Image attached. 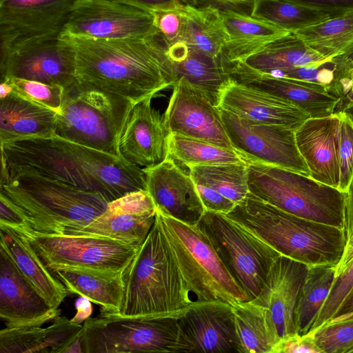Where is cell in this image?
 I'll return each instance as SVG.
<instances>
[{
  "instance_id": "obj_1",
  "label": "cell",
  "mask_w": 353,
  "mask_h": 353,
  "mask_svg": "<svg viewBox=\"0 0 353 353\" xmlns=\"http://www.w3.org/2000/svg\"><path fill=\"white\" fill-rule=\"evenodd\" d=\"M1 157V181L34 174L99 193L108 203L130 192L147 191L143 168L55 134L2 143Z\"/></svg>"
},
{
  "instance_id": "obj_47",
  "label": "cell",
  "mask_w": 353,
  "mask_h": 353,
  "mask_svg": "<svg viewBox=\"0 0 353 353\" xmlns=\"http://www.w3.org/2000/svg\"><path fill=\"white\" fill-rule=\"evenodd\" d=\"M272 353H322L316 344L312 334H297L281 339Z\"/></svg>"
},
{
  "instance_id": "obj_17",
  "label": "cell",
  "mask_w": 353,
  "mask_h": 353,
  "mask_svg": "<svg viewBox=\"0 0 353 353\" xmlns=\"http://www.w3.org/2000/svg\"><path fill=\"white\" fill-rule=\"evenodd\" d=\"M74 0H0V46L59 36Z\"/></svg>"
},
{
  "instance_id": "obj_27",
  "label": "cell",
  "mask_w": 353,
  "mask_h": 353,
  "mask_svg": "<svg viewBox=\"0 0 353 353\" xmlns=\"http://www.w3.org/2000/svg\"><path fill=\"white\" fill-rule=\"evenodd\" d=\"M83 325L58 316L46 327H8L0 331V353H64Z\"/></svg>"
},
{
  "instance_id": "obj_11",
  "label": "cell",
  "mask_w": 353,
  "mask_h": 353,
  "mask_svg": "<svg viewBox=\"0 0 353 353\" xmlns=\"http://www.w3.org/2000/svg\"><path fill=\"white\" fill-rule=\"evenodd\" d=\"M178 318H126L100 312L83 324L85 353L174 352Z\"/></svg>"
},
{
  "instance_id": "obj_12",
  "label": "cell",
  "mask_w": 353,
  "mask_h": 353,
  "mask_svg": "<svg viewBox=\"0 0 353 353\" xmlns=\"http://www.w3.org/2000/svg\"><path fill=\"white\" fill-rule=\"evenodd\" d=\"M157 34L150 10L114 0H74L60 34L112 39Z\"/></svg>"
},
{
  "instance_id": "obj_7",
  "label": "cell",
  "mask_w": 353,
  "mask_h": 353,
  "mask_svg": "<svg viewBox=\"0 0 353 353\" xmlns=\"http://www.w3.org/2000/svg\"><path fill=\"white\" fill-rule=\"evenodd\" d=\"M174 259L194 303L219 301L232 306L248 298L199 225L157 210Z\"/></svg>"
},
{
  "instance_id": "obj_41",
  "label": "cell",
  "mask_w": 353,
  "mask_h": 353,
  "mask_svg": "<svg viewBox=\"0 0 353 353\" xmlns=\"http://www.w3.org/2000/svg\"><path fill=\"white\" fill-rule=\"evenodd\" d=\"M322 353H352L353 318L330 323L310 332Z\"/></svg>"
},
{
  "instance_id": "obj_57",
  "label": "cell",
  "mask_w": 353,
  "mask_h": 353,
  "mask_svg": "<svg viewBox=\"0 0 353 353\" xmlns=\"http://www.w3.org/2000/svg\"><path fill=\"white\" fill-rule=\"evenodd\" d=\"M83 327L78 336L65 349L64 353H85L83 346Z\"/></svg>"
},
{
  "instance_id": "obj_10",
  "label": "cell",
  "mask_w": 353,
  "mask_h": 353,
  "mask_svg": "<svg viewBox=\"0 0 353 353\" xmlns=\"http://www.w3.org/2000/svg\"><path fill=\"white\" fill-rule=\"evenodd\" d=\"M197 225L248 301L254 299L281 254L224 214L205 210Z\"/></svg>"
},
{
  "instance_id": "obj_44",
  "label": "cell",
  "mask_w": 353,
  "mask_h": 353,
  "mask_svg": "<svg viewBox=\"0 0 353 353\" xmlns=\"http://www.w3.org/2000/svg\"><path fill=\"white\" fill-rule=\"evenodd\" d=\"M353 290V261L335 276L330 294L310 332L326 324ZM309 332V333H310Z\"/></svg>"
},
{
  "instance_id": "obj_53",
  "label": "cell",
  "mask_w": 353,
  "mask_h": 353,
  "mask_svg": "<svg viewBox=\"0 0 353 353\" xmlns=\"http://www.w3.org/2000/svg\"><path fill=\"white\" fill-rule=\"evenodd\" d=\"M345 232L347 241L353 235V175L346 190Z\"/></svg>"
},
{
  "instance_id": "obj_35",
  "label": "cell",
  "mask_w": 353,
  "mask_h": 353,
  "mask_svg": "<svg viewBox=\"0 0 353 353\" xmlns=\"http://www.w3.org/2000/svg\"><path fill=\"white\" fill-rule=\"evenodd\" d=\"M336 276V265L309 266L300 290L295 311L296 333L308 334L326 301Z\"/></svg>"
},
{
  "instance_id": "obj_42",
  "label": "cell",
  "mask_w": 353,
  "mask_h": 353,
  "mask_svg": "<svg viewBox=\"0 0 353 353\" xmlns=\"http://www.w3.org/2000/svg\"><path fill=\"white\" fill-rule=\"evenodd\" d=\"M334 81L330 94L338 98L334 113L353 105V47L333 57Z\"/></svg>"
},
{
  "instance_id": "obj_16",
  "label": "cell",
  "mask_w": 353,
  "mask_h": 353,
  "mask_svg": "<svg viewBox=\"0 0 353 353\" xmlns=\"http://www.w3.org/2000/svg\"><path fill=\"white\" fill-rule=\"evenodd\" d=\"M172 88L164 114L169 132L234 150L219 108L183 77Z\"/></svg>"
},
{
  "instance_id": "obj_54",
  "label": "cell",
  "mask_w": 353,
  "mask_h": 353,
  "mask_svg": "<svg viewBox=\"0 0 353 353\" xmlns=\"http://www.w3.org/2000/svg\"><path fill=\"white\" fill-rule=\"evenodd\" d=\"M90 301L84 296H81L76 300L75 308L77 312L71 319L73 323L81 324L90 318L92 312V307Z\"/></svg>"
},
{
  "instance_id": "obj_60",
  "label": "cell",
  "mask_w": 353,
  "mask_h": 353,
  "mask_svg": "<svg viewBox=\"0 0 353 353\" xmlns=\"http://www.w3.org/2000/svg\"><path fill=\"white\" fill-rule=\"evenodd\" d=\"M352 353H353V351H352Z\"/></svg>"
},
{
  "instance_id": "obj_30",
  "label": "cell",
  "mask_w": 353,
  "mask_h": 353,
  "mask_svg": "<svg viewBox=\"0 0 353 353\" xmlns=\"http://www.w3.org/2000/svg\"><path fill=\"white\" fill-rule=\"evenodd\" d=\"M220 12L227 35L224 57L232 65L245 61L290 32L251 15Z\"/></svg>"
},
{
  "instance_id": "obj_25",
  "label": "cell",
  "mask_w": 353,
  "mask_h": 353,
  "mask_svg": "<svg viewBox=\"0 0 353 353\" xmlns=\"http://www.w3.org/2000/svg\"><path fill=\"white\" fill-rule=\"evenodd\" d=\"M219 108L249 120L295 130L310 118L286 99L235 81L224 91Z\"/></svg>"
},
{
  "instance_id": "obj_3",
  "label": "cell",
  "mask_w": 353,
  "mask_h": 353,
  "mask_svg": "<svg viewBox=\"0 0 353 353\" xmlns=\"http://www.w3.org/2000/svg\"><path fill=\"white\" fill-rule=\"evenodd\" d=\"M121 276L123 294L119 310L100 312L126 318H179L194 303L157 214Z\"/></svg>"
},
{
  "instance_id": "obj_23",
  "label": "cell",
  "mask_w": 353,
  "mask_h": 353,
  "mask_svg": "<svg viewBox=\"0 0 353 353\" xmlns=\"http://www.w3.org/2000/svg\"><path fill=\"white\" fill-rule=\"evenodd\" d=\"M337 115L309 118L295 130L298 150L305 161L309 176L339 190Z\"/></svg>"
},
{
  "instance_id": "obj_49",
  "label": "cell",
  "mask_w": 353,
  "mask_h": 353,
  "mask_svg": "<svg viewBox=\"0 0 353 353\" xmlns=\"http://www.w3.org/2000/svg\"><path fill=\"white\" fill-rule=\"evenodd\" d=\"M196 6L212 7L221 11H232L251 15L255 0H195Z\"/></svg>"
},
{
  "instance_id": "obj_43",
  "label": "cell",
  "mask_w": 353,
  "mask_h": 353,
  "mask_svg": "<svg viewBox=\"0 0 353 353\" xmlns=\"http://www.w3.org/2000/svg\"><path fill=\"white\" fill-rule=\"evenodd\" d=\"M335 114L340 170L339 190L346 192L353 175V123L343 112Z\"/></svg>"
},
{
  "instance_id": "obj_50",
  "label": "cell",
  "mask_w": 353,
  "mask_h": 353,
  "mask_svg": "<svg viewBox=\"0 0 353 353\" xmlns=\"http://www.w3.org/2000/svg\"><path fill=\"white\" fill-rule=\"evenodd\" d=\"M311 6L331 14L333 17L353 11V0H289Z\"/></svg>"
},
{
  "instance_id": "obj_34",
  "label": "cell",
  "mask_w": 353,
  "mask_h": 353,
  "mask_svg": "<svg viewBox=\"0 0 353 353\" xmlns=\"http://www.w3.org/2000/svg\"><path fill=\"white\" fill-rule=\"evenodd\" d=\"M232 309L241 353H272L279 339L269 311L253 300Z\"/></svg>"
},
{
  "instance_id": "obj_15",
  "label": "cell",
  "mask_w": 353,
  "mask_h": 353,
  "mask_svg": "<svg viewBox=\"0 0 353 353\" xmlns=\"http://www.w3.org/2000/svg\"><path fill=\"white\" fill-rule=\"evenodd\" d=\"M174 353H241L232 305L192 303L178 318Z\"/></svg>"
},
{
  "instance_id": "obj_37",
  "label": "cell",
  "mask_w": 353,
  "mask_h": 353,
  "mask_svg": "<svg viewBox=\"0 0 353 353\" xmlns=\"http://www.w3.org/2000/svg\"><path fill=\"white\" fill-rule=\"evenodd\" d=\"M252 16L290 32L333 17L323 10L289 0H255Z\"/></svg>"
},
{
  "instance_id": "obj_8",
  "label": "cell",
  "mask_w": 353,
  "mask_h": 353,
  "mask_svg": "<svg viewBox=\"0 0 353 353\" xmlns=\"http://www.w3.org/2000/svg\"><path fill=\"white\" fill-rule=\"evenodd\" d=\"M134 103L79 83L65 89L54 134L115 156L127 116Z\"/></svg>"
},
{
  "instance_id": "obj_39",
  "label": "cell",
  "mask_w": 353,
  "mask_h": 353,
  "mask_svg": "<svg viewBox=\"0 0 353 353\" xmlns=\"http://www.w3.org/2000/svg\"><path fill=\"white\" fill-rule=\"evenodd\" d=\"M168 158L188 169L193 165L245 161L235 150L172 133L168 137Z\"/></svg>"
},
{
  "instance_id": "obj_31",
  "label": "cell",
  "mask_w": 353,
  "mask_h": 353,
  "mask_svg": "<svg viewBox=\"0 0 353 353\" xmlns=\"http://www.w3.org/2000/svg\"><path fill=\"white\" fill-rule=\"evenodd\" d=\"M329 60L309 47L295 33L289 32L238 63L254 71L270 74L276 70L319 65Z\"/></svg>"
},
{
  "instance_id": "obj_22",
  "label": "cell",
  "mask_w": 353,
  "mask_h": 353,
  "mask_svg": "<svg viewBox=\"0 0 353 353\" xmlns=\"http://www.w3.org/2000/svg\"><path fill=\"white\" fill-rule=\"evenodd\" d=\"M308 268L305 263L280 255L272 263L259 294L253 299L269 311L279 341L296 334L294 311Z\"/></svg>"
},
{
  "instance_id": "obj_45",
  "label": "cell",
  "mask_w": 353,
  "mask_h": 353,
  "mask_svg": "<svg viewBox=\"0 0 353 353\" xmlns=\"http://www.w3.org/2000/svg\"><path fill=\"white\" fill-rule=\"evenodd\" d=\"M152 12L155 26L168 46L183 41L185 25V5L179 3Z\"/></svg>"
},
{
  "instance_id": "obj_59",
  "label": "cell",
  "mask_w": 353,
  "mask_h": 353,
  "mask_svg": "<svg viewBox=\"0 0 353 353\" xmlns=\"http://www.w3.org/2000/svg\"><path fill=\"white\" fill-rule=\"evenodd\" d=\"M183 5H189L196 6L195 0H178Z\"/></svg>"
},
{
  "instance_id": "obj_36",
  "label": "cell",
  "mask_w": 353,
  "mask_h": 353,
  "mask_svg": "<svg viewBox=\"0 0 353 353\" xmlns=\"http://www.w3.org/2000/svg\"><path fill=\"white\" fill-rule=\"evenodd\" d=\"M294 33L316 52L331 59L353 47V11Z\"/></svg>"
},
{
  "instance_id": "obj_51",
  "label": "cell",
  "mask_w": 353,
  "mask_h": 353,
  "mask_svg": "<svg viewBox=\"0 0 353 353\" xmlns=\"http://www.w3.org/2000/svg\"><path fill=\"white\" fill-rule=\"evenodd\" d=\"M0 225L13 228L28 225L23 218L1 197H0Z\"/></svg>"
},
{
  "instance_id": "obj_14",
  "label": "cell",
  "mask_w": 353,
  "mask_h": 353,
  "mask_svg": "<svg viewBox=\"0 0 353 353\" xmlns=\"http://www.w3.org/2000/svg\"><path fill=\"white\" fill-rule=\"evenodd\" d=\"M19 78L59 85L77 83L74 55L68 41L59 35L15 43L1 50V80Z\"/></svg>"
},
{
  "instance_id": "obj_28",
  "label": "cell",
  "mask_w": 353,
  "mask_h": 353,
  "mask_svg": "<svg viewBox=\"0 0 353 353\" xmlns=\"http://www.w3.org/2000/svg\"><path fill=\"white\" fill-rule=\"evenodd\" d=\"M0 245L35 289L55 309H59L68 290L45 265L27 238L18 230L0 225Z\"/></svg>"
},
{
  "instance_id": "obj_38",
  "label": "cell",
  "mask_w": 353,
  "mask_h": 353,
  "mask_svg": "<svg viewBox=\"0 0 353 353\" xmlns=\"http://www.w3.org/2000/svg\"><path fill=\"white\" fill-rule=\"evenodd\" d=\"M189 174L194 183L209 186L236 204L249 193L245 161L193 165Z\"/></svg>"
},
{
  "instance_id": "obj_2",
  "label": "cell",
  "mask_w": 353,
  "mask_h": 353,
  "mask_svg": "<svg viewBox=\"0 0 353 353\" xmlns=\"http://www.w3.org/2000/svg\"><path fill=\"white\" fill-rule=\"evenodd\" d=\"M61 36L73 50L77 83L133 103L175 83L169 46L159 32L147 38L112 39Z\"/></svg>"
},
{
  "instance_id": "obj_46",
  "label": "cell",
  "mask_w": 353,
  "mask_h": 353,
  "mask_svg": "<svg viewBox=\"0 0 353 353\" xmlns=\"http://www.w3.org/2000/svg\"><path fill=\"white\" fill-rule=\"evenodd\" d=\"M334 70L332 58L321 64L276 70L268 74L320 84L325 86L330 94L334 81Z\"/></svg>"
},
{
  "instance_id": "obj_55",
  "label": "cell",
  "mask_w": 353,
  "mask_h": 353,
  "mask_svg": "<svg viewBox=\"0 0 353 353\" xmlns=\"http://www.w3.org/2000/svg\"><path fill=\"white\" fill-rule=\"evenodd\" d=\"M352 318H353V290L345 299L333 317L327 323L339 322Z\"/></svg>"
},
{
  "instance_id": "obj_26",
  "label": "cell",
  "mask_w": 353,
  "mask_h": 353,
  "mask_svg": "<svg viewBox=\"0 0 353 353\" xmlns=\"http://www.w3.org/2000/svg\"><path fill=\"white\" fill-rule=\"evenodd\" d=\"M168 55L175 83L179 78H185L219 108L224 91L234 82L233 65L224 58H214L195 50L183 42L169 46Z\"/></svg>"
},
{
  "instance_id": "obj_19",
  "label": "cell",
  "mask_w": 353,
  "mask_h": 353,
  "mask_svg": "<svg viewBox=\"0 0 353 353\" xmlns=\"http://www.w3.org/2000/svg\"><path fill=\"white\" fill-rule=\"evenodd\" d=\"M59 314L0 247V316L6 327L41 326Z\"/></svg>"
},
{
  "instance_id": "obj_52",
  "label": "cell",
  "mask_w": 353,
  "mask_h": 353,
  "mask_svg": "<svg viewBox=\"0 0 353 353\" xmlns=\"http://www.w3.org/2000/svg\"><path fill=\"white\" fill-rule=\"evenodd\" d=\"M123 3L131 5L142 9L153 11L165 8L180 3L178 0H114Z\"/></svg>"
},
{
  "instance_id": "obj_20",
  "label": "cell",
  "mask_w": 353,
  "mask_h": 353,
  "mask_svg": "<svg viewBox=\"0 0 353 353\" xmlns=\"http://www.w3.org/2000/svg\"><path fill=\"white\" fill-rule=\"evenodd\" d=\"M156 206L145 190L130 192L108 203L85 227L68 234L95 235L141 245L155 221Z\"/></svg>"
},
{
  "instance_id": "obj_18",
  "label": "cell",
  "mask_w": 353,
  "mask_h": 353,
  "mask_svg": "<svg viewBox=\"0 0 353 353\" xmlns=\"http://www.w3.org/2000/svg\"><path fill=\"white\" fill-rule=\"evenodd\" d=\"M152 98L133 105L118 141L119 157L141 168L154 167L168 158L170 132L164 114L152 105Z\"/></svg>"
},
{
  "instance_id": "obj_40",
  "label": "cell",
  "mask_w": 353,
  "mask_h": 353,
  "mask_svg": "<svg viewBox=\"0 0 353 353\" xmlns=\"http://www.w3.org/2000/svg\"><path fill=\"white\" fill-rule=\"evenodd\" d=\"M3 81L23 98L59 112L65 90L63 86L14 77L1 80Z\"/></svg>"
},
{
  "instance_id": "obj_33",
  "label": "cell",
  "mask_w": 353,
  "mask_h": 353,
  "mask_svg": "<svg viewBox=\"0 0 353 353\" xmlns=\"http://www.w3.org/2000/svg\"><path fill=\"white\" fill-rule=\"evenodd\" d=\"M185 12L182 42L212 57L225 59L227 35L220 10L212 7L185 5Z\"/></svg>"
},
{
  "instance_id": "obj_32",
  "label": "cell",
  "mask_w": 353,
  "mask_h": 353,
  "mask_svg": "<svg viewBox=\"0 0 353 353\" xmlns=\"http://www.w3.org/2000/svg\"><path fill=\"white\" fill-rule=\"evenodd\" d=\"M52 273L69 293L86 297L105 312L115 313L119 310L123 294L122 274L111 276L72 269L58 270Z\"/></svg>"
},
{
  "instance_id": "obj_48",
  "label": "cell",
  "mask_w": 353,
  "mask_h": 353,
  "mask_svg": "<svg viewBox=\"0 0 353 353\" xmlns=\"http://www.w3.org/2000/svg\"><path fill=\"white\" fill-rule=\"evenodd\" d=\"M195 185L205 210L226 214L236 205L234 202L213 188L199 183H195Z\"/></svg>"
},
{
  "instance_id": "obj_58",
  "label": "cell",
  "mask_w": 353,
  "mask_h": 353,
  "mask_svg": "<svg viewBox=\"0 0 353 353\" xmlns=\"http://www.w3.org/2000/svg\"><path fill=\"white\" fill-rule=\"evenodd\" d=\"M343 112L349 117L353 123V105L344 110Z\"/></svg>"
},
{
  "instance_id": "obj_4",
  "label": "cell",
  "mask_w": 353,
  "mask_h": 353,
  "mask_svg": "<svg viewBox=\"0 0 353 353\" xmlns=\"http://www.w3.org/2000/svg\"><path fill=\"white\" fill-rule=\"evenodd\" d=\"M225 215L281 255L307 266L336 265L344 252L345 229L290 214L250 192Z\"/></svg>"
},
{
  "instance_id": "obj_56",
  "label": "cell",
  "mask_w": 353,
  "mask_h": 353,
  "mask_svg": "<svg viewBox=\"0 0 353 353\" xmlns=\"http://www.w3.org/2000/svg\"><path fill=\"white\" fill-rule=\"evenodd\" d=\"M353 261V235L346 241L343 254L336 265V275L341 273Z\"/></svg>"
},
{
  "instance_id": "obj_29",
  "label": "cell",
  "mask_w": 353,
  "mask_h": 353,
  "mask_svg": "<svg viewBox=\"0 0 353 353\" xmlns=\"http://www.w3.org/2000/svg\"><path fill=\"white\" fill-rule=\"evenodd\" d=\"M0 101L1 143L54 135L56 111L26 99L13 90Z\"/></svg>"
},
{
  "instance_id": "obj_6",
  "label": "cell",
  "mask_w": 353,
  "mask_h": 353,
  "mask_svg": "<svg viewBox=\"0 0 353 353\" xmlns=\"http://www.w3.org/2000/svg\"><path fill=\"white\" fill-rule=\"evenodd\" d=\"M245 162L250 193L290 214L345 229L346 192L292 170Z\"/></svg>"
},
{
  "instance_id": "obj_5",
  "label": "cell",
  "mask_w": 353,
  "mask_h": 353,
  "mask_svg": "<svg viewBox=\"0 0 353 353\" xmlns=\"http://www.w3.org/2000/svg\"><path fill=\"white\" fill-rule=\"evenodd\" d=\"M0 197L31 229L68 234L100 216L108 202L100 194L77 189L43 177L20 174L0 184Z\"/></svg>"
},
{
  "instance_id": "obj_24",
  "label": "cell",
  "mask_w": 353,
  "mask_h": 353,
  "mask_svg": "<svg viewBox=\"0 0 353 353\" xmlns=\"http://www.w3.org/2000/svg\"><path fill=\"white\" fill-rule=\"evenodd\" d=\"M235 82L256 88L283 98L296 105L310 118H321L334 113L338 98L330 94L322 85L276 77L259 72L236 63L232 68Z\"/></svg>"
},
{
  "instance_id": "obj_21",
  "label": "cell",
  "mask_w": 353,
  "mask_h": 353,
  "mask_svg": "<svg viewBox=\"0 0 353 353\" xmlns=\"http://www.w3.org/2000/svg\"><path fill=\"white\" fill-rule=\"evenodd\" d=\"M143 169L146 173L147 192L157 210L185 223L198 224L205 209L190 174L170 158Z\"/></svg>"
},
{
  "instance_id": "obj_13",
  "label": "cell",
  "mask_w": 353,
  "mask_h": 353,
  "mask_svg": "<svg viewBox=\"0 0 353 353\" xmlns=\"http://www.w3.org/2000/svg\"><path fill=\"white\" fill-rule=\"evenodd\" d=\"M220 110L232 145L245 161L277 166L309 176L308 168L296 143L294 129L259 123Z\"/></svg>"
},
{
  "instance_id": "obj_9",
  "label": "cell",
  "mask_w": 353,
  "mask_h": 353,
  "mask_svg": "<svg viewBox=\"0 0 353 353\" xmlns=\"http://www.w3.org/2000/svg\"><path fill=\"white\" fill-rule=\"evenodd\" d=\"M15 229L27 238L50 272L72 269L119 276L141 247L100 236L42 233L28 225Z\"/></svg>"
}]
</instances>
